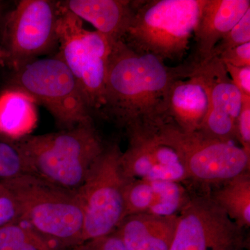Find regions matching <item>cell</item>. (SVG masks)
I'll return each instance as SVG.
<instances>
[{"mask_svg": "<svg viewBox=\"0 0 250 250\" xmlns=\"http://www.w3.org/2000/svg\"><path fill=\"white\" fill-rule=\"evenodd\" d=\"M189 70L187 61L170 67L152 54L116 41L108 57L101 113L125 129L164 121L171 85L187 77Z\"/></svg>", "mask_w": 250, "mask_h": 250, "instance_id": "cell-1", "label": "cell"}, {"mask_svg": "<svg viewBox=\"0 0 250 250\" xmlns=\"http://www.w3.org/2000/svg\"><path fill=\"white\" fill-rule=\"evenodd\" d=\"M16 146L33 174L73 191L84 183L105 147L93 121L59 132L29 135Z\"/></svg>", "mask_w": 250, "mask_h": 250, "instance_id": "cell-2", "label": "cell"}, {"mask_svg": "<svg viewBox=\"0 0 250 250\" xmlns=\"http://www.w3.org/2000/svg\"><path fill=\"white\" fill-rule=\"evenodd\" d=\"M205 0H134L122 41L161 60H181L194 37Z\"/></svg>", "mask_w": 250, "mask_h": 250, "instance_id": "cell-3", "label": "cell"}, {"mask_svg": "<svg viewBox=\"0 0 250 250\" xmlns=\"http://www.w3.org/2000/svg\"><path fill=\"white\" fill-rule=\"evenodd\" d=\"M1 182L21 207L23 223L65 250L82 243L83 214L76 192L34 174Z\"/></svg>", "mask_w": 250, "mask_h": 250, "instance_id": "cell-4", "label": "cell"}, {"mask_svg": "<svg viewBox=\"0 0 250 250\" xmlns=\"http://www.w3.org/2000/svg\"><path fill=\"white\" fill-rule=\"evenodd\" d=\"M14 83L45 107L62 129L93 121L76 79L58 54L23 65Z\"/></svg>", "mask_w": 250, "mask_h": 250, "instance_id": "cell-5", "label": "cell"}, {"mask_svg": "<svg viewBox=\"0 0 250 250\" xmlns=\"http://www.w3.org/2000/svg\"><path fill=\"white\" fill-rule=\"evenodd\" d=\"M59 6L58 55L76 79L92 113L104 105L105 81L113 42L98 31L86 30L80 18Z\"/></svg>", "mask_w": 250, "mask_h": 250, "instance_id": "cell-6", "label": "cell"}, {"mask_svg": "<svg viewBox=\"0 0 250 250\" xmlns=\"http://www.w3.org/2000/svg\"><path fill=\"white\" fill-rule=\"evenodd\" d=\"M121 154L118 145L105 146L84 183L75 191L83 210L82 243L113 233L125 218L128 179L122 172Z\"/></svg>", "mask_w": 250, "mask_h": 250, "instance_id": "cell-7", "label": "cell"}, {"mask_svg": "<svg viewBox=\"0 0 250 250\" xmlns=\"http://www.w3.org/2000/svg\"><path fill=\"white\" fill-rule=\"evenodd\" d=\"M158 131L180 157L189 179L206 184L224 183L250 172V154L233 141L186 132L168 121L156 123Z\"/></svg>", "mask_w": 250, "mask_h": 250, "instance_id": "cell-8", "label": "cell"}, {"mask_svg": "<svg viewBox=\"0 0 250 250\" xmlns=\"http://www.w3.org/2000/svg\"><path fill=\"white\" fill-rule=\"evenodd\" d=\"M240 228L210 195L190 196L178 214L170 250H243Z\"/></svg>", "mask_w": 250, "mask_h": 250, "instance_id": "cell-9", "label": "cell"}, {"mask_svg": "<svg viewBox=\"0 0 250 250\" xmlns=\"http://www.w3.org/2000/svg\"><path fill=\"white\" fill-rule=\"evenodd\" d=\"M58 2L22 0L5 24V53L15 71L58 45Z\"/></svg>", "mask_w": 250, "mask_h": 250, "instance_id": "cell-10", "label": "cell"}, {"mask_svg": "<svg viewBox=\"0 0 250 250\" xmlns=\"http://www.w3.org/2000/svg\"><path fill=\"white\" fill-rule=\"evenodd\" d=\"M156 123H142L126 129L128 146L122 152L121 167L125 178L182 183L189 179L177 152L166 142Z\"/></svg>", "mask_w": 250, "mask_h": 250, "instance_id": "cell-11", "label": "cell"}, {"mask_svg": "<svg viewBox=\"0 0 250 250\" xmlns=\"http://www.w3.org/2000/svg\"><path fill=\"white\" fill-rule=\"evenodd\" d=\"M209 85V108L198 131L224 141L236 140V122L243 105V94L233 84L225 64L215 56L197 62Z\"/></svg>", "mask_w": 250, "mask_h": 250, "instance_id": "cell-12", "label": "cell"}, {"mask_svg": "<svg viewBox=\"0 0 250 250\" xmlns=\"http://www.w3.org/2000/svg\"><path fill=\"white\" fill-rule=\"evenodd\" d=\"M190 70L171 85L164 121L186 131H198L209 108V85L198 62L188 59Z\"/></svg>", "mask_w": 250, "mask_h": 250, "instance_id": "cell-13", "label": "cell"}, {"mask_svg": "<svg viewBox=\"0 0 250 250\" xmlns=\"http://www.w3.org/2000/svg\"><path fill=\"white\" fill-rule=\"evenodd\" d=\"M189 198L187 189L179 182L128 179L125 191V217L140 213L177 215Z\"/></svg>", "mask_w": 250, "mask_h": 250, "instance_id": "cell-14", "label": "cell"}, {"mask_svg": "<svg viewBox=\"0 0 250 250\" xmlns=\"http://www.w3.org/2000/svg\"><path fill=\"white\" fill-rule=\"evenodd\" d=\"M250 9V0H205L195 34V52L190 59L210 58L215 45Z\"/></svg>", "mask_w": 250, "mask_h": 250, "instance_id": "cell-15", "label": "cell"}, {"mask_svg": "<svg viewBox=\"0 0 250 250\" xmlns=\"http://www.w3.org/2000/svg\"><path fill=\"white\" fill-rule=\"evenodd\" d=\"M58 3L82 21L90 23L111 42L123 39L134 12L130 0H65Z\"/></svg>", "mask_w": 250, "mask_h": 250, "instance_id": "cell-16", "label": "cell"}, {"mask_svg": "<svg viewBox=\"0 0 250 250\" xmlns=\"http://www.w3.org/2000/svg\"><path fill=\"white\" fill-rule=\"evenodd\" d=\"M177 220L178 215H130L123 219L113 232L129 250H170Z\"/></svg>", "mask_w": 250, "mask_h": 250, "instance_id": "cell-17", "label": "cell"}, {"mask_svg": "<svg viewBox=\"0 0 250 250\" xmlns=\"http://www.w3.org/2000/svg\"><path fill=\"white\" fill-rule=\"evenodd\" d=\"M37 103L32 97L14 87L0 95V133L20 140L30 135L38 122Z\"/></svg>", "mask_w": 250, "mask_h": 250, "instance_id": "cell-18", "label": "cell"}, {"mask_svg": "<svg viewBox=\"0 0 250 250\" xmlns=\"http://www.w3.org/2000/svg\"><path fill=\"white\" fill-rule=\"evenodd\" d=\"M210 195L240 228H250V172L224 182L223 187Z\"/></svg>", "mask_w": 250, "mask_h": 250, "instance_id": "cell-19", "label": "cell"}, {"mask_svg": "<svg viewBox=\"0 0 250 250\" xmlns=\"http://www.w3.org/2000/svg\"><path fill=\"white\" fill-rule=\"evenodd\" d=\"M0 250H65L22 223L0 228Z\"/></svg>", "mask_w": 250, "mask_h": 250, "instance_id": "cell-20", "label": "cell"}, {"mask_svg": "<svg viewBox=\"0 0 250 250\" xmlns=\"http://www.w3.org/2000/svg\"><path fill=\"white\" fill-rule=\"evenodd\" d=\"M33 174L27 159L16 144L0 142V181Z\"/></svg>", "mask_w": 250, "mask_h": 250, "instance_id": "cell-21", "label": "cell"}, {"mask_svg": "<svg viewBox=\"0 0 250 250\" xmlns=\"http://www.w3.org/2000/svg\"><path fill=\"white\" fill-rule=\"evenodd\" d=\"M250 42V9L243 17L228 31L213 49L212 56L220 54L238 46ZM211 56V57H212Z\"/></svg>", "mask_w": 250, "mask_h": 250, "instance_id": "cell-22", "label": "cell"}, {"mask_svg": "<svg viewBox=\"0 0 250 250\" xmlns=\"http://www.w3.org/2000/svg\"><path fill=\"white\" fill-rule=\"evenodd\" d=\"M236 140L250 154V97L243 95V105L236 122Z\"/></svg>", "mask_w": 250, "mask_h": 250, "instance_id": "cell-23", "label": "cell"}, {"mask_svg": "<svg viewBox=\"0 0 250 250\" xmlns=\"http://www.w3.org/2000/svg\"><path fill=\"white\" fill-rule=\"evenodd\" d=\"M18 223H23L21 207L9 192L0 197V228Z\"/></svg>", "mask_w": 250, "mask_h": 250, "instance_id": "cell-24", "label": "cell"}, {"mask_svg": "<svg viewBox=\"0 0 250 250\" xmlns=\"http://www.w3.org/2000/svg\"><path fill=\"white\" fill-rule=\"evenodd\" d=\"M71 250H129L115 232L84 242Z\"/></svg>", "mask_w": 250, "mask_h": 250, "instance_id": "cell-25", "label": "cell"}, {"mask_svg": "<svg viewBox=\"0 0 250 250\" xmlns=\"http://www.w3.org/2000/svg\"><path fill=\"white\" fill-rule=\"evenodd\" d=\"M218 57L224 64L234 67L250 66V42L229 49Z\"/></svg>", "mask_w": 250, "mask_h": 250, "instance_id": "cell-26", "label": "cell"}, {"mask_svg": "<svg viewBox=\"0 0 250 250\" xmlns=\"http://www.w3.org/2000/svg\"><path fill=\"white\" fill-rule=\"evenodd\" d=\"M225 66L233 84L243 95L250 97V66L234 67L228 64Z\"/></svg>", "mask_w": 250, "mask_h": 250, "instance_id": "cell-27", "label": "cell"}, {"mask_svg": "<svg viewBox=\"0 0 250 250\" xmlns=\"http://www.w3.org/2000/svg\"><path fill=\"white\" fill-rule=\"evenodd\" d=\"M8 192H9V191H8L7 188L5 187L4 184H3V182H1V181H0V197L6 195Z\"/></svg>", "mask_w": 250, "mask_h": 250, "instance_id": "cell-28", "label": "cell"}, {"mask_svg": "<svg viewBox=\"0 0 250 250\" xmlns=\"http://www.w3.org/2000/svg\"><path fill=\"white\" fill-rule=\"evenodd\" d=\"M7 60V57H6V54L5 53L4 49H0V62L4 60Z\"/></svg>", "mask_w": 250, "mask_h": 250, "instance_id": "cell-29", "label": "cell"}]
</instances>
